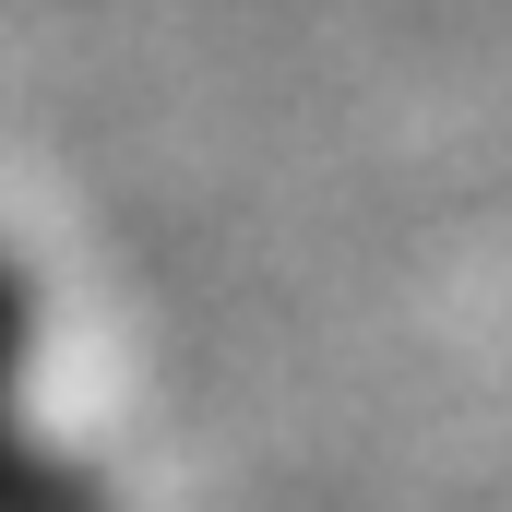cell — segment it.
Segmentation results:
<instances>
[{
  "label": "cell",
  "mask_w": 512,
  "mask_h": 512,
  "mask_svg": "<svg viewBox=\"0 0 512 512\" xmlns=\"http://www.w3.org/2000/svg\"><path fill=\"white\" fill-rule=\"evenodd\" d=\"M12 382H24V274L0 262V501H12Z\"/></svg>",
  "instance_id": "cell-1"
}]
</instances>
